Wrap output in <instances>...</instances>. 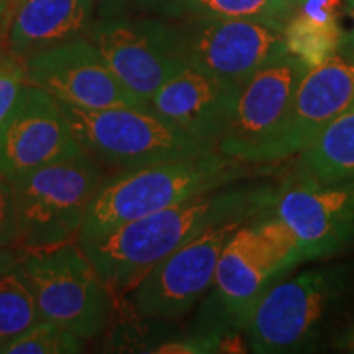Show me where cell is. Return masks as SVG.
Instances as JSON below:
<instances>
[{"instance_id": "obj_9", "label": "cell", "mask_w": 354, "mask_h": 354, "mask_svg": "<svg viewBox=\"0 0 354 354\" xmlns=\"http://www.w3.org/2000/svg\"><path fill=\"white\" fill-rule=\"evenodd\" d=\"M250 220H230L207 228L166 256L133 286V307L145 318L184 315L214 284L216 263L230 238Z\"/></svg>"}, {"instance_id": "obj_24", "label": "cell", "mask_w": 354, "mask_h": 354, "mask_svg": "<svg viewBox=\"0 0 354 354\" xmlns=\"http://www.w3.org/2000/svg\"><path fill=\"white\" fill-rule=\"evenodd\" d=\"M25 74L26 57L0 46V127L25 87Z\"/></svg>"}, {"instance_id": "obj_18", "label": "cell", "mask_w": 354, "mask_h": 354, "mask_svg": "<svg viewBox=\"0 0 354 354\" xmlns=\"http://www.w3.org/2000/svg\"><path fill=\"white\" fill-rule=\"evenodd\" d=\"M297 177L343 180L354 177V105L335 118L299 153Z\"/></svg>"}, {"instance_id": "obj_7", "label": "cell", "mask_w": 354, "mask_h": 354, "mask_svg": "<svg viewBox=\"0 0 354 354\" xmlns=\"http://www.w3.org/2000/svg\"><path fill=\"white\" fill-rule=\"evenodd\" d=\"M171 28L185 64L233 82L287 55L282 30L263 21L196 15Z\"/></svg>"}, {"instance_id": "obj_20", "label": "cell", "mask_w": 354, "mask_h": 354, "mask_svg": "<svg viewBox=\"0 0 354 354\" xmlns=\"http://www.w3.org/2000/svg\"><path fill=\"white\" fill-rule=\"evenodd\" d=\"M38 322L41 318L32 289L17 266L0 276V351Z\"/></svg>"}, {"instance_id": "obj_30", "label": "cell", "mask_w": 354, "mask_h": 354, "mask_svg": "<svg viewBox=\"0 0 354 354\" xmlns=\"http://www.w3.org/2000/svg\"><path fill=\"white\" fill-rule=\"evenodd\" d=\"M351 13H353V20H354V6H353V12H351ZM348 38H349V39H351V41L354 43V32H353V35H349V37H348Z\"/></svg>"}, {"instance_id": "obj_25", "label": "cell", "mask_w": 354, "mask_h": 354, "mask_svg": "<svg viewBox=\"0 0 354 354\" xmlns=\"http://www.w3.org/2000/svg\"><path fill=\"white\" fill-rule=\"evenodd\" d=\"M20 227L13 185L0 174V250L19 248Z\"/></svg>"}, {"instance_id": "obj_27", "label": "cell", "mask_w": 354, "mask_h": 354, "mask_svg": "<svg viewBox=\"0 0 354 354\" xmlns=\"http://www.w3.org/2000/svg\"><path fill=\"white\" fill-rule=\"evenodd\" d=\"M24 258V251L20 248H3L0 250V276L6 274L21 263Z\"/></svg>"}, {"instance_id": "obj_13", "label": "cell", "mask_w": 354, "mask_h": 354, "mask_svg": "<svg viewBox=\"0 0 354 354\" xmlns=\"http://www.w3.org/2000/svg\"><path fill=\"white\" fill-rule=\"evenodd\" d=\"M26 84L43 88L57 102L86 110L148 109L105 63L91 39L77 38L26 57Z\"/></svg>"}, {"instance_id": "obj_16", "label": "cell", "mask_w": 354, "mask_h": 354, "mask_svg": "<svg viewBox=\"0 0 354 354\" xmlns=\"http://www.w3.org/2000/svg\"><path fill=\"white\" fill-rule=\"evenodd\" d=\"M241 86L185 66L151 97L148 107L189 135L218 148Z\"/></svg>"}, {"instance_id": "obj_4", "label": "cell", "mask_w": 354, "mask_h": 354, "mask_svg": "<svg viewBox=\"0 0 354 354\" xmlns=\"http://www.w3.org/2000/svg\"><path fill=\"white\" fill-rule=\"evenodd\" d=\"M104 180L100 162L84 151L12 183L20 250H46L79 238Z\"/></svg>"}, {"instance_id": "obj_11", "label": "cell", "mask_w": 354, "mask_h": 354, "mask_svg": "<svg viewBox=\"0 0 354 354\" xmlns=\"http://www.w3.org/2000/svg\"><path fill=\"white\" fill-rule=\"evenodd\" d=\"M82 153L59 102L43 88L25 84L0 127V174L15 183Z\"/></svg>"}, {"instance_id": "obj_2", "label": "cell", "mask_w": 354, "mask_h": 354, "mask_svg": "<svg viewBox=\"0 0 354 354\" xmlns=\"http://www.w3.org/2000/svg\"><path fill=\"white\" fill-rule=\"evenodd\" d=\"M253 165L218 151L118 172L102 183L77 243L94 240L189 198L227 187L253 174Z\"/></svg>"}, {"instance_id": "obj_6", "label": "cell", "mask_w": 354, "mask_h": 354, "mask_svg": "<svg viewBox=\"0 0 354 354\" xmlns=\"http://www.w3.org/2000/svg\"><path fill=\"white\" fill-rule=\"evenodd\" d=\"M37 302L39 318L79 338L100 335L112 317L109 286L73 241L46 250L24 251L19 264Z\"/></svg>"}, {"instance_id": "obj_19", "label": "cell", "mask_w": 354, "mask_h": 354, "mask_svg": "<svg viewBox=\"0 0 354 354\" xmlns=\"http://www.w3.org/2000/svg\"><path fill=\"white\" fill-rule=\"evenodd\" d=\"M282 35L287 55L297 57L308 69L335 56L344 38L338 21L317 24L299 12H294L282 30Z\"/></svg>"}, {"instance_id": "obj_8", "label": "cell", "mask_w": 354, "mask_h": 354, "mask_svg": "<svg viewBox=\"0 0 354 354\" xmlns=\"http://www.w3.org/2000/svg\"><path fill=\"white\" fill-rule=\"evenodd\" d=\"M307 71L297 57L284 55L246 79L218 141V153L250 165H263L266 149L284 127Z\"/></svg>"}, {"instance_id": "obj_17", "label": "cell", "mask_w": 354, "mask_h": 354, "mask_svg": "<svg viewBox=\"0 0 354 354\" xmlns=\"http://www.w3.org/2000/svg\"><path fill=\"white\" fill-rule=\"evenodd\" d=\"M95 0H21L13 8L6 43L28 57L82 38L92 30Z\"/></svg>"}, {"instance_id": "obj_32", "label": "cell", "mask_w": 354, "mask_h": 354, "mask_svg": "<svg viewBox=\"0 0 354 354\" xmlns=\"http://www.w3.org/2000/svg\"><path fill=\"white\" fill-rule=\"evenodd\" d=\"M292 2H299L300 3V2H304V0H292Z\"/></svg>"}, {"instance_id": "obj_1", "label": "cell", "mask_w": 354, "mask_h": 354, "mask_svg": "<svg viewBox=\"0 0 354 354\" xmlns=\"http://www.w3.org/2000/svg\"><path fill=\"white\" fill-rule=\"evenodd\" d=\"M227 187L128 221L79 245L105 284L113 289H127L135 286L154 264L207 228L230 220H253L271 209L277 194L274 185Z\"/></svg>"}, {"instance_id": "obj_28", "label": "cell", "mask_w": 354, "mask_h": 354, "mask_svg": "<svg viewBox=\"0 0 354 354\" xmlns=\"http://www.w3.org/2000/svg\"><path fill=\"white\" fill-rule=\"evenodd\" d=\"M13 13L12 0H0V43L6 39L8 25H10Z\"/></svg>"}, {"instance_id": "obj_26", "label": "cell", "mask_w": 354, "mask_h": 354, "mask_svg": "<svg viewBox=\"0 0 354 354\" xmlns=\"http://www.w3.org/2000/svg\"><path fill=\"white\" fill-rule=\"evenodd\" d=\"M299 8L300 15L317 24H336L342 13V0H304Z\"/></svg>"}, {"instance_id": "obj_21", "label": "cell", "mask_w": 354, "mask_h": 354, "mask_svg": "<svg viewBox=\"0 0 354 354\" xmlns=\"http://www.w3.org/2000/svg\"><path fill=\"white\" fill-rule=\"evenodd\" d=\"M294 12L292 0H196L194 8V15L256 20L279 30H284Z\"/></svg>"}, {"instance_id": "obj_12", "label": "cell", "mask_w": 354, "mask_h": 354, "mask_svg": "<svg viewBox=\"0 0 354 354\" xmlns=\"http://www.w3.org/2000/svg\"><path fill=\"white\" fill-rule=\"evenodd\" d=\"M271 210L297 234L305 261L331 258L354 243V177L295 176L277 187Z\"/></svg>"}, {"instance_id": "obj_22", "label": "cell", "mask_w": 354, "mask_h": 354, "mask_svg": "<svg viewBox=\"0 0 354 354\" xmlns=\"http://www.w3.org/2000/svg\"><path fill=\"white\" fill-rule=\"evenodd\" d=\"M84 339L53 322L41 320L8 343L0 354H74L81 353Z\"/></svg>"}, {"instance_id": "obj_15", "label": "cell", "mask_w": 354, "mask_h": 354, "mask_svg": "<svg viewBox=\"0 0 354 354\" xmlns=\"http://www.w3.org/2000/svg\"><path fill=\"white\" fill-rule=\"evenodd\" d=\"M246 223L233 233L221 251L212 284L214 294L203 310L198 335L223 339L230 333L245 331L259 299L286 276L256 253L248 238Z\"/></svg>"}, {"instance_id": "obj_23", "label": "cell", "mask_w": 354, "mask_h": 354, "mask_svg": "<svg viewBox=\"0 0 354 354\" xmlns=\"http://www.w3.org/2000/svg\"><path fill=\"white\" fill-rule=\"evenodd\" d=\"M102 15L107 19H120L130 12H149L154 15L179 19L194 13L196 0H95Z\"/></svg>"}, {"instance_id": "obj_14", "label": "cell", "mask_w": 354, "mask_h": 354, "mask_svg": "<svg viewBox=\"0 0 354 354\" xmlns=\"http://www.w3.org/2000/svg\"><path fill=\"white\" fill-rule=\"evenodd\" d=\"M354 105V43L343 38L338 53L310 68L295 91L287 120L263 156V165L299 154L335 118Z\"/></svg>"}, {"instance_id": "obj_5", "label": "cell", "mask_w": 354, "mask_h": 354, "mask_svg": "<svg viewBox=\"0 0 354 354\" xmlns=\"http://www.w3.org/2000/svg\"><path fill=\"white\" fill-rule=\"evenodd\" d=\"M349 274V266H335L272 284L248 322L251 351L286 354L315 348L331 312L346 294Z\"/></svg>"}, {"instance_id": "obj_3", "label": "cell", "mask_w": 354, "mask_h": 354, "mask_svg": "<svg viewBox=\"0 0 354 354\" xmlns=\"http://www.w3.org/2000/svg\"><path fill=\"white\" fill-rule=\"evenodd\" d=\"M59 105L79 145L100 165L127 171L218 151L215 143L189 135L151 109Z\"/></svg>"}, {"instance_id": "obj_31", "label": "cell", "mask_w": 354, "mask_h": 354, "mask_svg": "<svg viewBox=\"0 0 354 354\" xmlns=\"http://www.w3.org/2000/svg\"><path fill=\"white\" fill-rule=\"evenodd\" d=\"M20 2H21V0H12V3H13V8H15L17 3H20Z\"/></svg>"}, {"instance_id": "obj_29", "label": "cell", "mask_w": 354, "mask_h": 354, "mask_svg": "<svg viewBox=\"0 0 354 354\" xmlns=\"http://www.w3.org/2000/svg\"><path fill=\"white\" fill-rule=\"evenodd\" d=\"M354 344V326L351 330L348 331L346 335L343 336V339H342V346H346V348H351Z\"/></svg>"}, {"instance_id": "obj_10", "label": "cell", "mask_w": 354, "mask_h": 354, "mask_svg": "<svg viewBox=\"0 0 354 354\" xmlns=\"http://www.w3.org/2000/svg\"><path fill=\"white\" fill-rule=\"evenodd\" d=\"M91 41L118 81L146 107L159 88L187 66L172 28L161 21L102 19L92 26Z\"/></svg>"}, {"instance_id": "obj_33", "label": "cell", "mask_w": 354, "mask_h": 354, "mask_svg": "<svg viewBox=\"0 0 354 354\" xmlns=\"http://www.w3.org/2000/svg\"><path fill=\"white\" fill-rule=\"evenodd\" d=\"M349 349H351V351L354 353V344H353V346H351V348H349Z\"/></svg>"}]
</instances>
